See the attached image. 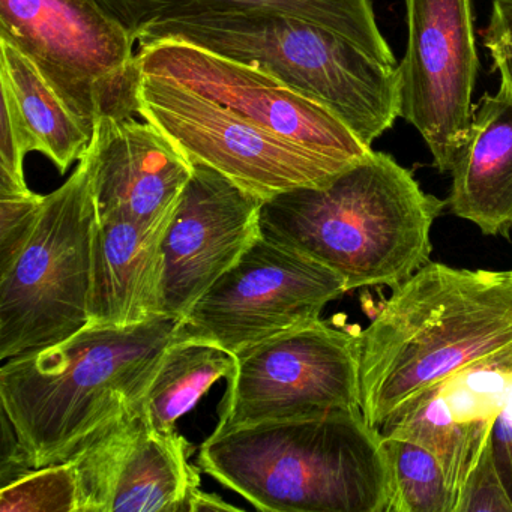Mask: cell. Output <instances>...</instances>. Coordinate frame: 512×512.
Returning a JSON list of instances; mask_svg holds the SVG:
<instances>
[{"label":"cell","instance_id":"obj_1","mask_svg":"<svg viewBox=\"0 0 512 512\" xmlns=\"http://www.w3.org/2000/svg\"><path fill=\"white\" fill-rule=\"evenodd\" d=\"M184 328L182 317L140 325L86 326L62 343L5 361L2 412L32 469L65 463L139 409Z\"/></svg>","mask_w":512,"mask_h":512},{"label":"cell","instance_id":"obj_2","mask_svg":"<svg viewBox=\"0 0 512 512\" xmlns=\"http://www.w3.org/2000/svg\"><path fill=\"white\" fill-rule=\"evenodd\" d=\"M359 332L361 410L379 430L410 398L512 344V269L430 262Z\"/></svg>","mask_w":512,"mask_h":512},{"label":"cell","instance_id":"obj_3","mask_svg":"<svg viewBox=\"0 0 512 512\" xmlns=\"http://www.w3.org/2000/svg\"><path fill=\"white\" fill-rule=\"evenodd\" d=\"M443 206L391 155L371 151L325 184L265 200L260 235L331 269L349 292L395 289L430 263Z\"/></svg>","mask_w":512,"mask_h":512},{"label":"cell","instance_id":"obj_4","mask_svg":"<svg viewBox=\"0 0 512 512\" xmlns=\"http://www.w3.org/2000/svg\"><path fill=\"white\" fill-rule=\"evenodd\" d=\"M200 469L259 511L389 512L382 434L361 409L214 431Z\"/></svg>","mask_w":512,"mask_h":512},{"label":"cell","instance_id":"obj_5","mask_svg":"<svg viewBox=\"0 0 512 512\" xmlns=\"http://www.w3.org/2000/svg\"><path fill=\"white\" fill-rule=\"evenodd\" d=\"M167 38L268 71L331 110L365 145L400 118L397 65L298 17L256 10L161 20L134 41L137 46Z\"/></svg>","mask_w":512,"mask_h":512},{"label":"cell","instance_id":"obj_6","mask_svg":"<svg viewBox=\"0 0 512 512\" xmlns=\"http://www.w3.org/2000/svg\"><path fill=\"white\" fill-rule=\"evenodd\" d=\"M98 214L91 146L64 185L44 196L37 226L0 271V358L62 343L89 325Z\"/></svg>","mask_w":512,"mask_h":512},{"label":"cell","instance_id":"obj_7","mask_svg":"<svg viewBox=\"0 0 512 512\" xmlns=\"http://www.w3.org/2000/svg\"><path fill=\"white\" fill-rule=\"evenodd\" d=\"M0 37L92 128L137 115L136 41L97 0H0Z\"/></svg>","mask_w":512,"mask_h":512},{"label":"cell","instance_id":"obj_8","mask_svg":"<svg viewBox=\"0 0 512 512\" xmlns=\"http://www.w3.org/2000/svg\"><path fill=\"white\" fill-rule=\"evenodd\" d=\"M136 95L137 116L154 125L191 166L211 167L263 202L325 184L353 166L262 130L172 80L140 73Z\"/></svg>","mask_w":512,"mask_h":512},{"label":"cell","instance_id":"obj_9","mask_svg":"<svg viewBox=\"0 0 512 512\" xmlns=\"http://www.w3.org/2000/svg\"><path fill=\"white\" fill-rule=\"evenodd\" d=\"M235 356L214 431L361 409L359 332L319 319Z\"/></svg>","mask_w":512,"mask_h":512},{"label":"cell","instance_id":"obj_10","mask_svg":"<svg viewBox=\"0 0 512 512\" xmlns=\"http://www.w3.org/2000/svg\"><path fill=\"white\" fill-rule=\"evenodd\" d=\"M346 283L316 260L260 235L184 317V331L236 355L320 319Z\"/></svg>","mask_w":512,"mask_h":512},{"label":"cell","instance_id":"obj_11","mask_svg":"<svg viewBox=\"0 0 512 512\" xmlns=\"http://www.w3.org/2000/svg\"><path fill=\"white\" fill-rule=\"evenodd\" d=\"M136 62L140 73L172 80L262 130L335 160L355 164L373 151L323 104L256 65L169 38L137 44Z\"/></svg>","mask_w":512,"mask_h":512},{"label":"cell","instance_id":"obj_12","mask_svg":"<svg viewBox=\"0 0 512 512\" xmlns=\"http://www.w3.org/2000/svg\"><path fill=\"white\" fill-rule=\"evenodd\" d=\"M407 49L397 65L400 118L416 128L439 172L472 121L478 74L472 0H404Z\"/></svg>","mask_w":512,"mask_h":512},{"label":"cell","instance_id":"obj_13","mask_svg":"<svg viewBox=\"0 0 512 512\" xmlns=\"http://www.w3.org/2000/svg\"><path fill=\"white\" fill-rule=\"evenodd\" d=\"M175 430L155 428L142 406L71 458L79 475L80 512H194L200 466Z\"/></svg>","mask_w":512,"mask_h":512},{"label":"cell","instance_id":"obj_14","mask_svg":"<svg viewBox=\"0 0 512 512\" xmlns=\"http://www.w3.org/2000/svg\"><path fill=\"white\" fill-rule=\"evenodd\" d=\"M163 238L164 313L187 316L260 236L263 200L196 164Z\"/></svg>","mask_w":512,"mask_h":512},{"label":"cell","instance_id":"obj_15","mask_svg":"<svg viewBox=\"0 0 512 512\" xmlns=\"http://www.w3.org/2000/svg\"><path fill=\"white\" fill-rule=\"evenodd\" d=\"M512 386V344L470 362L410 398L382 427L385 437L412 440L433 452L455 512Z\"/></svg>","mask_w":512,"mask_h":512},{"label":"cell","instance_id":"obj_16","mask_svg":"<svg viewBox=\"0 0 512 512\" xmlns=\"http://www.w3.org/2000/svg\"><path fill=\"white\" fill-rule=\"evenodd\" d=\"M98 218L127 215L166 233L194 167L149 122L100 119L91 143Z\"/></svg>","mask_w":512,"mask_h":512},{"label":"cell","instance_id":"obj_17","mask_svg":"<svg viewBox=\"0 0 512 512\" xmlns=\"http://www.w3.org/2000/svg\"><path fill=\"white\" fill-rule=\"evenodd\" d=\"M164 235L127 215L98 218L88 326L127 328L166 314Z\"/></svg>","mask_w":512,"mask_h":512},{"label":"cell","instance_id":"obj_18","mask_svg":"<svg viewBox=\"0 0 512 512\" xmlns=\"http://www.w3.org/2000/svg\"><path fill=\"white\" fill-rule=\"evenodd\" d=\"M452 214L484 235L506 236L512 229V88L485 94L452 158Z\"/></svg>","mask_w":512,"mask_h":512},{"label":"cell","instance_id":"obj_19","mask_svg":"<svg viewBox=\"0 0 512 512\" xmlns=\"http://www.w3.org/2000/svg\"><path fill=\"white\" fill-rule=\"evenodd\" d=\"M133 38L155 22L239 13L277 11L341 35L377 61L395 64L391 47L379 31L370 0H97Z\"/></svg>","mask_w":512,"mask_h":512},{"label":"cell","instance_id":"obj_20","mask_svg":"<svg viewBox=\"0 0 512 512\" xmlns=\"http://www.w3.org/2000/svg\"><path fill=\"white\" fill-rule=\"evenodd\" d=\"M0 86L25 131L31 152L49 158L61 173L82 160L94 137L40 68L10 41L0 37Z\"/></svg>","mask_w":512,"mask_h":512},{"label":"cell","instance_id":"obj_21","mask_svg":"<svg viewBox=\"0 0 512 512\" xmlns=\"http://www.w3.org/2000/svg\"><path fill=\"white\" fill-rule=\"evenodd\" d=\"M236 356L205 338L181 334L167 347L142 401V412L155 428L175 430L179 418L221 379H229Z\"/></svg>","mask_w":512,"mask_h":512},{"label":"cell","instance_id":"obj_22","mask_svg":"<svg viewBox=\"0 0 512 512\" xmlns=\"http://www.w3.org/2000/svg\"><path fill=\"white\" fill-rule=\"evenodd\" d=\"M391 470L389 512H455L445 473L433 452L412 440L382 436Z\"/></svg>","mask_w":512,"mask_h":512},{"label":"cell","instance_id":"obj_23","mask_svg":"<svg viewBox=\"0 0 512 512\" xmlns=\"http://www.w3.org/2000/svg\"><path fill=\"white\" fill-rule=\"evenodd\" d=\"M2 512H80L79 475L73 461L38 467L0 487Z\"/></svg>","mask_w":512,"mask_h":512},{"label":"cell","instance_id":"obj_24","mask_svg":"<svg viewBox=\"0 0 512 512\" xmlns=\"http://www.w3.org/2000/svg\"><path fill=\"white\" fill-rule=\"evenodd\" d=\"M44 196L34 191L0 194V271L13 265L31 238Z\"/></svg>","mask_w":512,"mask_h":512},{"label":"cell","instance_id":"obj_25","mask_svg":"<svg viewBox=\"0 0 512 512\" xmlns=\"http://www.w3.org/2000/svg\"><path fill=\"white\" fill-rule=\"evenodd\" d=\"M457 512H512V500L503 484L491 439L464 484Z\"/></svg>","mask_w":512,"mask_h":512},{"label":"cell","instance_id":"obj_26","mask_svg":"<svg viewBox=\"0 0 512 512\" xmlns=\"http://www.w3.org/2000/svg\"><path fill=\"white\" fill-rule=\"evenodd\" d=\"M484 46L499 71L500 82L512 88V0H493Z\"/></svg>","mask_w":512,"mask_h":512},{"label":"cell","instance_id":"obj_27","mask_svg":"<svg viewBox=\"0 0 512 512\" xmlns=\"http://www.w3.org/2000/svg\"><path fill=\"white\" fill-rule=\"evenodd\" d=\"M491 443L500 476L512 500V386L491 431Z\"/></svg>","mask_w":512,"mask_h":512},{"label":"cell","instance_id":"obj_28","mask_svg":"<svg viewBox=\"0 0 512 512\" xmlns=\"http://www.w3.org/2000/svg\"><path fill=\"white\" fill-rule=\"evenodd\" d=\"M199 511H238V508L224 502L217 494L206 493L202 490L197 496L196 505H194V512Z\"/></svg>","mask_w":512,"mask_h":512}]
</instances>
